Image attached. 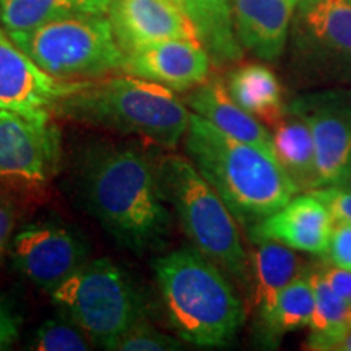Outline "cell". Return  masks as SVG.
Segmentation results:
<instances>
[{"instance_id": "obj_30", "label": "cell", "mask_w": 351, "mask_h": 351, "mask_svg": "<svg viewBox=\"0 0 351 351\" xmlns=\"http://www.w3.org/2000/svg\"><path fill=\"white\" fill-rule=\"evenodd\" d=\"M19 337V319L12 309L0 300V350H7Z\"/></svg>"}, {"instance_id": "obj_1", "label": "cell", "mask_w": 351, "mask_h": 351, "mask_svg": "<svg viewBox=\"0 0 351 351\" xmlns=\"http://www.w3.org/2000/svg\"><path fill=\"white\" fill-rule=\"evenodd\" d=\"M78 191L88 212L130 251H155L168 239L171 212L158 161L135 145L91 148L82 161Z\"/></svg>"}, {"instance_id": "obj_16", "label": "cell", "mask_w": 351, "mask_h": 351, "mask_svg": "<svg viewBox=\"0 0 351 351\" xmlns=\"http://www.w3.org/2000/svg\"><path fill=\"white\" fill-rule=\"evenodd\" d=\"M300 33L314 54L351 70V0H300Z\"/></svg>"}, {"instance_id": "obj_22", "label": "cell", "mask_w": 351, "mask_h": 351, "mask_svg": "<svg viewBox=\"0 0 351 351\" xmlns=\"http://www.w3.org/2000/svg\"><path fill=\"white\" fill-rule=\"evenodd\" d=\"M111 0H0V21L8 33L77 15H106Z\"/></svg>"}, {"instance_id": "obj_28", "label": "cell", "mask_w": 351, "mask_h": 351, "mask_svg": "<svg viewBox=\"0 0 351 351\" xmlns=\"http://www.w3.org/2000/svg\"><path fill=\"white\" fill-rule=\"evenodd\" d=\"M315 197H319L327 208L330 210L332 218L341 219V221L351 225V189L341 184L327 186L311 191Z\"/></svg>"}, {"instance_id": "obj_11", "label": "cell", "mask_w": 351, "mask_h": 351, "mask_svg": "<svg viewBox=\"0 0 351 351\" xmlns=\"http://www.w3.org/2000/svg\"><path fill=\"white\" fill-rule=\"evenodd\" d=\"M108 19L125 54L169 39L199 41L186 10L169 0H111Z\"/></svg>"}, {"instance_id": "obj_14", "label": "cell", "mask_w": 351, "mask_h": 351, "mask_svg": "<svg viewBox=\"0 0 351 351\" xmlns=\"http://www.w3.org/2000/svg\"><path fill=\"white\" fill-rule=\"evenodd\" d=\"M314 140L319 189L340 184L351 163V104L337 98L298 103Z\"/></svg>"}, {"instance_id": "obj_15", "label": "cell", "mask_w": 351, "mask_h": 351, "mask_svg": "<svg viewBox=\"0 0 351 351\" xmlns=\"http://www.w3.org/2000/svg\"><path fill=\"white\" fill-rule=\"evenodd\" d=\"M295 5L291 0H231L232 23L243 49L269 62L278 59Z\"/></svg>"}, {"instance_id": "obj_5", "label": "cell", "mask_w": 351, "mask_h": 351, "mask_svg": "<svg viewBox=\"0 0 351 351\" xmlns=\"http://www.w3.org/2000/svg\"><path fill=\"white\" fill-rule=\"evenodd\" d=\"M158 174L165 199L192 247L239 283L247 282L249 262L236 218L191 158H160Z\"/></svg>"}, {"instance_id": "obj_2", "label": "cell", "mask_w": 351, "mask_h": 351, "mask_svg": "<svg viewBox=\"0 0 351 351\" xmlns=\"http://www.w3.org/2000/svg\"><path fill=\"white\" fill-rule=\"evenodd\" d=\"M184 143L241 225H256L300 192L274 155L231 137L199 114H191Z\"/></svg>"}, {"instance_id": "obj_7", "label": "cell", "mask_w": 351, "mask_h": 351, "mask_svg": "<svg viewBox=\"0 0 351 351\" xmlns=\"http://www.w3.org/2000/svg\"><path fill=\"white\" fill-rule=\"evenodd\" d=\"M51 298L93 343L106 350L143 319L142 300L134 282L109 258L88 261L51 291Z\"/></svg>"}, {"instance_id": "obj_19", "label": "cell", "mask_w": 351, "mask_h": 351, "mask_svg": "<svg viewBox=\"0 0 351 351\" xmlns=\"http://www.w3.org/2000/svg\"><path fill=\"white\" fill-rule=\"evenodd\" d=\"M256 244L249 269L252 274L254 304L263 317L270 313L280 291L306 270L300 257L288 245L270 239L256 241Z\"/></svg>"}, {"instance_id": "obj_33", "label": "cell", "mask_w": 351, "mask_h": 351, "mask_svg": "<svg viewBox=\"0 0 351 351\" xmlns=\"http://www.w3.org/2000/svg\"><path fill=\"white\" fill-rule=\"evenodd\" d=\"M291 2H295V3H300V0H291Z\"/></svg>"}, {"instance_id": "obj_32", "label": "cell", "mask_w": 351, "mask_h": 351, "mask_svg": "<svg viewBox=\"0 0 351 351\" xmlns=\"http://www.w3.org/2000/svg\"><path fill=\"white\" fill-rule=\"evenodd\" d=\"M169 2H173V3H176V5H179V7L184 8V0H169Z\"/></svg>"}, {"instance_id": "obj_17", "label": "cell", "mask_w": 351, "mask_h": 351, "mask_svg": "<svg viewBox=\"0 0 351 351\" xmlns=\"http://www.w3.org/2000/svg\"><path fill=\"white\" fill-rule=\"evenodd\" d=\"M186 104L217 129L275 156L270 132L231 98L219 78H212L194 88L186 98Z\"/></svg>"}, {"instance_id": "obj_25", "label": "cell", "mask_w": 351, "mask_h": 351, "mask_svg": "<svg viewBox=\"0 0 351 351\" xmlns=\"http://www.w3.org/2000/svg\"><path fill=\"white\" fill-rule=\"evenodd\" d=\"M91 339L72 320H46L36 330L32 343L38 351H85L90 350Z\"/></svg>"}, {"instance_id": "obj_10", "label": "cell", "mask_w": 351, "mask_h": 351, "mask_svg": "<svg viewBox=\"0 0 351 351\" xmlns=\"http://www.w3.org/2000/svg\"><path fill=\"white\" fill-rule=\"evenodd\" d=\"M90 80H64L43 70L0 29V108L23 114L56 112L60 101Z\"/></svg>"}, {"instance_id": "obj_23", "label": "cell", "mask_w": 351, "mask_h": 351, "mask_svg": "<svg viewBox=\"0 0 351 351\" xmlns=\"http://www.w3.org/2000/svg\"><path fill=\"white\" fill-rule=\"evenodd\" d=\"M314 304L313 278L311 271H304L280 291L270 313L261 317L265 333L269 337H278L282 333L309 326L314 314Z\"/></svg>"}, {"instance_id": "obj_9", "label": "cell", "mask_w": 351, "mask_h": 351, "mask_svg": "<svg viewBox=\"0 0 351 351\" xmlns=\"http://www.w3.org/2000/svg\"><path fill=\"white\" fill-rule=\"evenodd\" d=\"M88 256V245L75 231L52 223L26 226L12 239L15 269L47 293L85 265Z\"/></svg>"}, {"instance_id": "obj_3", "label": "cell", "mask_w": 351, "mask_h": 351, "mask_svg": "<svg viewBox=\"0 0 351 351\" xmlns=\"http://www.w3.org/2000/svg\"><path fill=\"white\" fill-rule=\"evenodd\" d=\"M171 326L197 346L228 345L244 324V306L226 274L192 249H178L153 262Z\"/></svg>"}, {"instance_id": "obj_12", "label": "cell", "mask_w": 351, "mask_h": 351, "mask_svg": "<svg viewBox=\"0 0 351 351\" xmlns=\"http://www.w3.org/2000/svg\"><path fill=\"white\" fill-rule=\"evenodd\" d=\"M212 64L197 39H169L125 54L122 72L173 91H189L208 80Z\"/></svg>"}, {"instance_id": "obj_24", "label": "cell", "mask_w": 351, "mask_h": 351, "mask_svg": "<svg viewBox=\"0 0 351 351\" xmlns=\"http://www.w3.org/2000/svg\"><path fill=\"white\" fill-rule=\"evenodd\" d=\"M314 283V314L311 319L313 335L306 341L307 348L326 350L327 345L350 328V307L339 293L333 289L322 271H311Z\"/></svg>"}, {"instance_id": "obj_31", "label": "cell", "mask_w": 351, "mask_h": 351, "mask_svg": "<svg viewBox=\"0 0 351 351\" xmlns=\"http://www.w3.org/2000/svg\"><path fill=\"white\" fill-rule=\"evenodd\" d=\"M340 184H341V186H346V187L351 189V163L348 166V169H346V173H345L343 179H341Z\"/></svg>"}, {"instance_id": "obj_13", "label": "cell", "mask_w": 351, "mask_h": 351, "mask_svg": "<svg viewBox=\"0 0 351 351\" xmlns=\"http://www.w3.org/2000/svg\"><path fill=\"white\" fill-rule=\"evenodd\" d=\"M332 213L313 192L295 195L287 205L249 226L252 243L276 241L293 251L326 254L332 234Z\"/></svg>"}, {"instance_id": "obj_6", "label": "cell", "mask_w": 351, "mask_h": 351, "mask_svg": "<svg viewBox=\"0 0 351 351\" xmlns=\"http://www.w3.org/2000/svg\"><path fill=\"white\" fill-rule=\"evenodd\" d=\"M43 70L64 80H98L121 70L125 52L104 15L57 19L26 32L8 33Z\"/></svg>"}, {"instance_id": "obj_21", "label": "cell", "mask_w": 351, "mask_h": 351, "mask_svg": "<svg viewBox=\"0 0 351 351\" xmlns=\"http://www.w3.org/2000/svg\"><path fill=\"white\" fill-rule=\"evenodd\" d=\"M226 88L231 98L262 124L275 125L287 114L278 78L265 65L245 64L234 69Z\"/></svg>"}, {"instance_id": "obj_29", "label": "cell", "mask_w": 351, "mask_h": 351, "mask_svg": "<svg viewBox=\"0 0 351 351\" xmlns=\"http://www.w3.org/2000/svg\"><path fill=\"white\" fill-rule=\"evenodd\" d=\"M16 225V207L15 202L5 194H0V262L8 244L12 243V234Z\"/></svg>"}, {"instance_id": "obj_26", "label": "cell", "mask_w": 351, "mask_h": 351, "mask_svg": "<svg viewBox=\"0 0 351 351\" xmlns=\"http://www.w3.org/2000/svg\"><path fill=\"white\" fill-rule=\"evenodd\" d=\"M181 348L179 340L173 339L168 333H163L140 319L130 326L122 335L109 345L108 350L114 351H174Z\"/></svg>"}, {"instance_id": "obj_20", "label": "cell", "mask_w": 351, "mask_h": 351, "mask_svg": "<svg viewBox=\"0 0 351 351\" xmlns=\"http://www.w3.org/2000/svg\"><path fill=\"white\" fill-rule=\"evenodd\" d=\"M184 10L215 65L238 62L243 57L232 23L231 0H184Z\"/></svg>"}, {"instance_id": "obj_18", "label": "cell", "mask_w": 351, "mask_h": 351, "mask_svg": "<svg viewBox=\"0 0 351 351\" xmlns=\"http://www.w3.org/2000/svg\"><path fill=\"white\" fill-rule=\"evenodd\" d=\"M274 127V153L288 178L300 192L319 189L314 140L304 117L291 109Z\"/></svg>"}, {"instance_id": "obj_27", "label": "cell", "mask_w": 351, "mask_h": 351, "mask_svg": "<svg viewBox=\"0 0 351 351\" xmlns=\"http://www.w3.org/2000/svg\"><path fill=\"white\" fill-rule=\"evenodd\" d=\"M326 256L332 265L351 270V225L333 218L332 234Z\"/></svg>"}, {"instance_id": "obj_4", "label": "cell", "mask_w": 351, "mask_h": 351, "mask_svg": "<svg viewBox=\"0 0 351 351\" xmlns=\"http://www.w3.org/2000/svg\"><path fill=\"white\" fill-rule=\"evenodd\" d=\"M56 112L88 125L137 135L165 148L178 147L192 114L173 90L127 73L90 80L60 101Z\"/></svg>"}, {"instance_id": "obj_8", "label": "cell", "mask_w": 351, "mask_h": 351, "mask_svg": "<svg viewBox=\"0 0 351 351\" xmlns=\"http://www.w3.org/2000/svg\"><path fill=\"white\" fill-rule=\"evenodd\" d=\"M60 163V134L51 114L0 108V184L41 186Z\"/></svg>"}]
</instances>
